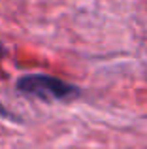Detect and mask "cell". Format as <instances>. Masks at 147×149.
Listing matches in <instances>:
<instances>
[{"instance_id": "cell-1", "label": "cell", "mask_w": 147, "mask_h": 149, "mask_svg": "<svg viewBox=\"0 0 147 149\" xmlns=\"http://www.w3.org/2000/svg\"><path fill=\"white\" fill-rule=\"evenodd\" d=\"M19 91L44 100H66L77 95V89L51 76H25L17 83Z\"/></svg>"}]
</instances>
